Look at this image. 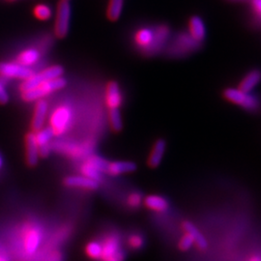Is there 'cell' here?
<instances>
[{"label": "cell", "instance_id": "cell-1", "mask_svg": "<svg viewBox=\"0 0 261 261\" xmlns=\"http://www.w3.org/2000/svg\"><path fill=\"white\" fill-rule=\"evenodd\" d=\"M67 84L65 79L63 76L57 77L51 81H47L43 84H39L36 87L21 92V98L25 102H33L43 99L45 96L48 94L56 92L57 90H60L64 88Z\"/></svg>", "mask_w": 261, "mask_h": 261}, {"label": "cell", "instance_id": "cell-2", "mask_svg": "<svg viewBox=\"0 0 261 261\" xmlns=\"http://www.w3.org/2000/svg\"><path fill=\"white\" fill-rule=\"evenodd\" d=\"M64 74V68L60 65H54L47 67L45 70L37 74H33L28 80H24L20 85V91L24 92L30 90L39 84H43L47 81H51L57 77H61Z\"/></svg>", "mask_w": 261, "mask_h": 261}, {"label": "cell", "instance_id": "cell-3", "mask_svg": "<svg viewBox=\"0 0 261 261\" xmlns=\"http://www.w3.org/2000/svg\"><path fill=\"white\" fill-rule=\"evenodd\" d=\"M224 96L227 101L238 105L247 111H256L259 107V101L255 96L250 92H245L240 88H227L224 90Z\"/></svg>", "mask_w": 261, "mask_h": 261}, {"label": "cell", "instance_id": "cell-4", "mask_svg": "<svg viewBox=\"0 0 261 261\" xmlns=\"http://www.w3.org/2000/svg\"><path fill=\"white\" fill-rule=\"evenodd\" d=\"M71 20V5L69 1L60 0L56 10L55 21V35L58 39H63L68 35Z\"/></svg>", "mask_w": 261, "mask_h": 261}, {"label": "cell", "instance_id": "cell-5", "mask_svg": "<svg viewBox=\"0 0 261 261\" xmlns=\"http://www.w3.org/2000/svg\"><path fill=\"white\" fill-rule=\"evenodd\" d=\"M200 43L196 42L189 33H180L173 40L170 47H168V54L172 56H185L199 47Z\"/></svg>", "mask_w": 261, "mask_h": 261}, {"label": "cell", "instance_id": "cell-6", "mask_svg": "<svg viewBox=\"0 0 261 261\" xmlns=\"http://www.w3.org/2000/svg\"><path fill=\"white\" fill-rule=\"evenodd\" d=\"M71 120H72L71 110L66 106H61L57 108L51 115L50 128L54 130L55 135H62L69 128Z\"/></svg>", "mask_w": 261, "mask_h": 261}, {"label": "cell", "instance_id": "cell-7", "mask_svg": "<svg viewBox=\"0 0 261 261\" xmlns=\"http://www.w3.org/2000/svg\"><path fill=\"white\" fill-rule=\"evenodd\" d=\"M33 74L34 73L31 69L17 62H0V76L7 79H20L24 81Z\"/></svg>", "mask_w": 261, "mask_h": 261}, {"label": "cell", "instance_id": "cell-8", "mask_svg": "<svg viewBox=\"0 0 261 261\" xmlns=\"http://www.w3.org/2000/svg\"><path fill=\"white\" fill-rule=\"evenodd\" d=\"M106 103L109 107L110 110L112 109H119V107L122 103V95L119 85L112 81L107 85V90H106Z\"/></svg>", "mask_w": 261, "mask_h": 261}, {"label": "cell", "instance_id": "cell-9", "mask_svg": "<svg viewBox=\"0 0 261 261\" xmlns=\"http://www.w3.org/2000/svg\"><path fill=\"white\" fill-rule=\"evenodd\" d=\"M47 110H48V105L47 102L43 99L38 100L36 107H35V111H34L33 119L31 122V128L33 132L36 133L43 128L46 117H47Z\"/></svg>", "mask_w": 261, "mask_h": 261}, {"label": "cell", "instance_id": "cell-10", "mask_svg": "<svg viewBox=\"0 0 261 261\" xmlns=\"http://www.w3.org/2000/svg\"><path fill=\"white\" fill-rule=\"evenodd\" d=\"M27 141V162L29 167L37 166L39 161V146L35 137V133H28L25 138Z\"/></svg>", "mask_w": 261, "mask_h": 261}, {"label": "cell", "instance_id": "cell-11", "mask_svg": "<svg viewBox=\"0 0 261 261\" xmlns=\"http://www.w3.org/2000/svg\"><path fill=\"white\" fill-rule=\"evenodd\" d=\"M189 34L196 40V42L201 43L206 37L205 23L203 19L198 16H194L189 20Z\"/></svg>", "mask_w": 261, "mask_h": 261}, {"label": "cell", "instance_id": "cell-12", "mask_svg": "<svg viewBox=\"0 0 261 261\" xmlns=\"http://www.w3.org/2000/svg\"><path fill=\"white\" fill-rule=\"evenodd\" d=\"M154 41L147 54H157L163 47H165L168 36H169V28L166 25H160L154 29Z\"/></svg>", "mask_w": 261, "mask_h": 261}, {"label": "cell", "instance_id": "cell-13", "mask_svg": "<svg viewBox=\"0 0 261 261\" xmlns=\"http://www.w3.org/2000/svg\"><path fill=\"white\" fill-rule=\"evenodd\" d=\"M154 35H155L154 29L147 28H141L140 30H138V32L135 35V42L138 47L147 54L153 44Z\"/></svg>", "mask_w": 261, "mask_h": 261}, {"label": "cell", "instance_id": "cell-14", "mask_svg": "<svg viewBox=\"0 0 261 261\" xmlns=\"http://www.w3.org/2000/svg\"><path fill=\"white\" fill-rule=\"evenodd\" d=\"M66 186L74 187V188H82L85 190H97L99 187L98 181L91 179V178L86 177V176H69L64 180Z\"/></svg>", "mask_w": 261, "mask_h": 261}, {"label": "cell", "instance_id": "cell-15", "mask_svg": "<svg viewBox=\"0 0 261 261\" xmlns=\"http://www.w3.org/2000/svg\"><path fill=\"white\" fill-rule=\"evenodd\" d=\"M136 169H137V165L135 163L121 161V162L109 163L107 172L111 175H120V174L134 172Z\"/></svg>", "mask_w": 261, "mask_h": 261}, {"label": "cell", "instance_id": "cell-16", "mask_svg": "<svg viewBox=\"0 0 261 261\" xmlns=\"http://www.w3.org/2000/svg\"><path fill=\"white\" fill-rule=\"evenodd\" d=\"M260 82L261 71L254 69L244 76L239 84V88L245 92H251L257 86V84H260Z\"/></svg>", "mask_w": 261, "mask_h": 261}, {"label": "cell", "instance_id": "cell-17", "mask_svg": "<svg viewBox=\"0 0 261 261\" xmlns=\"http://www.w3.org/2000/svg\"><path fill=\"white\" fill-rule=\"evenodd\" d=\"M166 148H167V143L165 140H158L155 142L148 159V164L151 168H157L160 166V164L162 163V160L164 158Z\"/></svg>", "mask_w": 261, "mask_h": 261}, {"label": "cell", "instance_id": "cell-18", "mask_svg": "<svg viewBox=\"0 0 261 261\" xmlns=\"http://www.w3.org/2000/svg\"><path fill=\"white\" fill-rule=\"evenodd\" d=\"M183 228H184L186 234H188L193 239L194 244H196L200 250H204L207 248V241H206L204 236L196 228L195 224L187 221L183 224Z\"/></svg>", "mask_w": 261, "mask_h": 261}, {"label": "cell", "instance_id": "cell-19", "mask_svg": "<svg viewBox=\"0 0 261 261\" xmlns=\"http://www.w3.org/2000/svg\"><path fill=\"white\" fill-rule=\"evenodd\" d=\"M146 207L156 212H165L168 209V201L163 196L151 195L144 199Z\"/></svg>", "mask_w": 261, "mask_h": 261}, {"label": "cell", "instance_id": "cell-20", "mask_svg": "<svg viewBox=\"0 0 261 261\" xmlns=\"http://www.w3.org/2000/svg\"><path fill=\"white\" fill-rule=\"evenodd\" d=\"M39 59H40V53L37 49L28 48L19 54L17 57V63L25 67H29V66L36 64Z\"/></svg>", "mask_w": 261, "mask_h": 261}, {"label": "cell", "instance_id": "cell-21", "mask_svg": "<svg viewBox=\"0 0 261 261\" xmlns=\"http://www.w3.org/2000/svg\"><path fill=\"white\" fill-rule=\"evenodd\" d=\"M102 247H103V252H102L101 259H103V261L112 258L114 254H116L120 251L119 240L117 237H114V236L109 238Z\"/></svg>", "mask_w": 261, "mask_h": 261}, {"label": "cell", "instance_id": "cell-22", "mask_svg": "<svg viewBox=\"0 0 261 261\" xmlns=\"http://www.w3.org/2000/svg\"><path fill=\"white\" fill-rule=\"evenodd\" d=\"M124 6V0H110L108 9H107V17L111 21H116L121 17L122 11Z\"/></svg>", "mask_w": 261, "mask_h": 261}, {"label": "cell", "instance_id": "cell-23", "mask_svg": "<svg viewBox=\"0 0 261 261\" xmlns=\"http://www.w3.org/2000/svg\"><path fill=\"white\" fill-rule=\"evenodd\" d=\"M40 244V234L37 230H30L27 235L24 245L25 250L28 253H33L37 251L38 246Z\"/></svg>", "mask_w": 261, "mask_h": 261}, {"label": "cell", "instance_id": "cell-24", "mask_svg": "<svg viewBox=\"0 0 261 261\" xmlns=\"http://www.w3.org/2000/svg\"><path fill=\"white\" fill-rule=\"evenodd\" d=\"M54 136H55V133L50 127L42 128L41 130L36 132L35 137H36V140H37L38 146L48 145V142L53 139Z\"/></svg>", "mask_w": 261, "mask_h": 261}, {"label": "cell", "instance_id": "cell-25", "mask_svg": "<svg viewBox=\"0 0 261 261\" xmlns=\"http://www.w3.org/2000/svg\"><path fill=\"white\" fill-rule=\"evenodd\" d=\"M110 122L111 127L114 132H120L123 128V121H122L121 112L119 109H112L110 110Z\"/></svg>", "mask_w": 261, "mask_h": 261}, {"label": "cell", "instance_id": "cell-26", "mask_svg": "<svg viewBox=\"0 0 261 261\" xmlns=\"http://www.w3.org/2000/svg\"><path fill=\"white\" fill-rule=\"evenodd\" d=\"M51 15V9L46 4H38L33 8V16L39 20H47Z\"/></svg>", "mask_w": 261, "mask_h": 261}, {"label": "cell", "instance_id": "cell-27", "mask_svg": "<svg viewBox=\"0 0 261 261\" xmlns=\"http://www.w3.org/2000/svg\"><path fill=\"white\" fill-rule=\"evenodd\" d=\"M103 247L100 243L91 242L86 246V253L93 259H100L102 257Z\"/></svg>", "mask_w": 261, "mask_h": 261}, {"label": "cell", "instance_id": "cell-28", "mask_svg": "<svg viewBox=\"0 0 261 261\" xmlns=\"http://www.w3.org/2000/svg\"><path fill=\"white\" fill-rule=\"evenodd\" d=\"M89 166H91L92 168H95L96 170H98L99 172H107V168H108V162L105 161L103 159L100 158V157H96L93 156L91 158L89 159L88 163H87Z\"/></svg>", "mask_w": 261, "mask_h": 261}, {"label": "cell", "instance_id": "cell-29", "mask_svg": "<svg viewBox=\"0 0 261 261\" xmlns=\"http://www.w3.org/2000/svg\"><path fill=\"white\" fill-rule=\"evenodd\" d=\"M193 245H194L193 239H192L188 234H185V235L181 238V240H180V242H179V249H180L181 251L186 252V251H189V250L193 247Z\"/></svg>", "mask_w": 261, "mask_h": 261}, {"label": "cell", "instance_id": "cell-30", "mask_svg": "<svg viewBox=\"0 0 261 261\" xmlns=\"http://www.w3.org/2000/svg\"><path fill=\"white\" fill-rule=\"evenodd\" d=\"M84 173L86 177L91 178L96 181L99 180V178H100V172L92 168L91 166H89L88 164H86L84 167Z\"/></svg>", "mask_w": 261, "mask_h": 261}, {"label": "cell", "instance_id": "cell-31", "mask_svg": "<svg viewBox=\"0 0 261 261\" xmlns=\"http://www.w3.org/2000/svg\"><path fill=\"white\" fill-rule=\"evenodd\" d=\"M130 245L134 249H140L143 246V239L139 235H133L130 238Z\"/></svg>", "mask_w": 261, "mask_h": 261}, {"label": "cell", "instance_id": "cell-32", "mask_svg": "<svg viewBox=\"0 0 261 261\" xmlns=\"http://www.w3.org/2000/svg\"><path fill=\"white\" fill-rule=\"evenodd\" d=\"M9 102V95L7 93L4 85L0 83V105H6Z\"/></svg>", "mask_w": 261, "mask_h": 261}, {"label": "cell", "instance_id": "cell-33", "mask_svg": "<svg viewBox=\"0 0 261 261\" xmlns=\"http://www.w3.org/2000/svg\"><path fill=\"white\" fill-rule=\"evenodd\" d=\"M141 201H142V198H141V196L139 195V194H133L129 197V204L132 207L140 206L141 204Z\"/></svg>", "mask_w": 261, "mask_h": 261}, {"label": "cell", "instance_id": "cell-34", "mask_svg": "<svg viewBox=\"0 0 261 261\" xmlns=\"http://www.w3.org/2000/svg\"><path fill=\"white\" fill-rule=\"evenodd\" d=\"M125 258H126V253L120 250L116 254H114L112 258L107 261H124Z\"/></svg>", "mask_w": 261, "mask_h": 261}, {"label": "cell", "instance_id": "cell-35", "mask_svg": "<svg viewBox=\"0 0 261 261\" xmlns=\"http://www.w3.org/2000/svg\"><path fill=\"white\" fill-rule=\"evenodd\" d=\"M252 5L254 10L261 15V0H252Z\"/></svg>", "mask_w": 261, "mask_h": 261}, {"label": "cell", "instance_id": "cell-36", "mask_svg": "<svg viewBox=\"0 0 261 261\" xmlns=\"http://www.w3.org/2000/svg\"><path fill=\"white\" fill-rule=\"evenodd\" d=\"M0 261H8L5 257H3V256H0Z\"/></svg>", "mask_w": 261, "mask_h": 261}, {"label": "cell", "instance_id": "cell-37", "mask_svg": "<svg viewBox=\"0 0 261 261\" xmlns=\"http://www.w3.org/2000/svg\"><path fill=\"white\" fill-rule=\"evenodd\" d=\"M1 165H2V160L0 158V167H1Z\"/></svg>", "mask_w": 261, "mask_h": 261}, {"label": "cell", "instance_id": "cell-38", "mask_svg": "<svg viewBox=\"0 0 261 261\" xmlns=\"http://www.w3.org/2000/svg\"><path fill=\"white\" fill-rule=\"evenodd\" d=\"M7 1H9V2H13V1H15V0H7Z\"/></svg>", "mask_w": 261, "mask_h": 261}, {"label": "cell", "instance_id": "cell-39", "mask_svg": "<svg viewBox=\"0 0 261 261\" xmlns=\"http://www.w3.org/2000/svg\"><path fill=\"white\" fill-rule=\"evenodd\" d=\"M65 1H69V0H65Z\"/></svg>", "mask_w": 261, "mask_h": 261}]
</instances>
